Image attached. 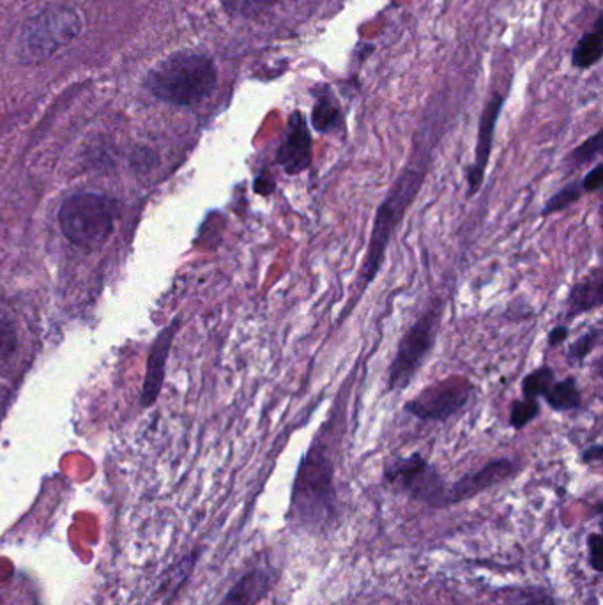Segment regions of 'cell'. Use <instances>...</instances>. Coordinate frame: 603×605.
<instances>
[{"mask_svg":"<svg viewBox=\"0 0 603 605\" xmlns=\"http://www.w3.org/2000/svg\"><path fill=\"white\" fill-rule=\"evenodd\" d=\"M427 177V161L418 160L402 170V174L393 183L386 199L375 213L374 229L368 243L367 255L361 268L363 287L372 284L375 276L381 269L386 250L390 246L391 238L404 220L407 209L413 206L414 200L420 195L421 186Z\"/></svg>","mask_w":603,"mask_h":605,"instance_id":"cell-1","label":"cell"},{"mask_svg":"<svg viewBox=\"0 0 603 605\" xmlns=\"http://www.w3.org/2000/svg\"><path fill=\"white\" fill-rule=\"evenodd\" d=\"M216 80V68L206 55L176 54L151 71L147 87L170 105L193 107L211 96Z\"/></svg>","mask_w":603,"mask_h":605,"instance_id":"cell-2","label":"cell"},{"mask_svg":"<svg viewBox=\"0 0 603 605\" xmlns=\"http://www.w3.org/2000/svg\"><path fill=\"white\" fill-rule=\"evenodd\" d=\"M80 29L82 23L73 9H45L23 25L16 55L25 64L45 61L77 38Z\"/></svg>","mask_w":603,"mask_h":605,"instance_id":"cell-3","label":"cell"},{"mask_svg":"<svg viewBox=\"0 0 603 605\" xmlns=\"http://www.w3.org/2000/svg\"><path fill=\"white\" fill-rule=\"evenodd\" d=\"M114 218V202L92 193H82L66 200L59 213L64 236L73 245L87 250L107 243L114 230Z\"/></svg>","mask_w":603,"mask_h":605,"instance_id":"cell-4","label":"cell"},{"mask_svg":"<svg viewBox=\"0 0 603 605\" xmlns=\"http://www.w3.org/2000/svg\"><path fill=\"white\" fill-rule=\"evenodd\" d=\"M333 498V462L324 446L313 443L301 460L292 491V506L301 519L321 521L331 510Z\"/></svg>","mask_w":603,"mask_h":605,"instance_id":"cell-5","label":"cell"},{"mask_svg":"<svg viewBox=\"0 0 603 605\" xmlns=\"http://www.w3.org/2000/svg\"><path fill=\"white\" fill-rule=\"evenodd\" d=\"M444 303L437 301L430 305L425 314L414 322L404 338L400 340L397 354L388 370V388L391 391H402L413 381L428 354L436 344L437 333L443 319Z\"/></svg>","mask_w":603,"mask_h":605,"instance_id":"cell-6","label":"cell"},{"mask_svg":"<svg viewBox=\"0 0 603 605\" xmlns=\"http://www.w3.org/2000/svg\"><path fill=\"white\" fill-rule=\"evenodd\" d=\"M473 391V384L464 377H450L420 391L405 404V413L421 422H444L469 404Z\"/></svg>","mask_w":603,"mask_h":605,"instance_id":"cell-7","label":"cell"},{"mask_svg":"<svg viewBox=\"0 0 603 605\" xmlns=\"http://www.w3.org/2000/svg\"><path fill=\"white\" fill-rule=\"evenodd\" d=\"M386 480L400 487L402 491L413 499L428 503V505H439L446 503V485L443 478L437 473L434 466H430L420 453H414L407 459L393 462L386 468Z\"/></svg>","mask_w":603,"mask_h":605,"instance_id":"cell-8","label":"cell"},{"mask_svg":"<svg viewBox=\"0 0 603 605\" xmlns=\"http://www.w3.org/2000/svg\"><path fill=\"white\" fill-rule=\"evenodd\" d=\"M313 160V142L310 128L301 112H294L289 117V126L285 131L282 144L276 153V163L285 174L299 176L310 169Z\"/></svg>","mask_w":603,"mask_h":605,"instance_id":"cell-9","label":"cell"},{"mask_svg":"<svg viewBox=\"0 0 603 605\" xmlns=\"http://www.w3.org/2000/svg\"><path fill=\"white\" fill-rule=\"evenodd\" d=\"M503 103V96H501V94H496V96L487 103V107H485L483 114H481L474 163L473 167L467 170L469 197H473V195L480 192L481 183H483V179H485V172H487V165H489L490 154H492V144H494L497 119H499V114H501Z\"/></svg>","mask_w":603,"mask_h":605,"instance_id":"cell-10","label":"cell"},{"mask_svg":"<svg viewBox=\"0 0 603 605\" xmlns=\"http://www.w3.org/2000/svg\"><path fill=\"white\" fill-rule=\"evenodd\" d=\"M517 464L510 459L492 460L489 464H485L483 468L474 471L471 475H466L460 478L446 496V503H458V501H466L473 498L480 492L487 491L490 487H494L497 483L508 480L510 476L515 475Z\"/></svg>","mask_w":603,"mask_h":605,"instance_id":"cell-11","label":"cell"},{"mask_svg":"<svg viewBox=\"0 0 603 605\" xmlns=\"http://www.w3.org/2000/svg\"><path fill=\"white\" fill-rule=\"evenodd\" d=\"M603 276L600 269H595L591 275L582 278L581 282L573 285L568 301H566V317L573 319L582 314L593 312L602 307Z\"/></svg>","mask_w":603,"mask_h":605,"instance_id":"cell-12","label":"cell"},{"mask_svg":"<svg viewBox=\"0 0 603 605\" xmlns=\"http://www.w3.org/2000/svg\"><path fill=\"white\" fill-rule=\"evenodd\" d=\"M271 579L268 574L255 570L239 579V583L227 593L220 605H257L268 595Z\"/></svg>","mask_w":603,"mask_h":605,"instance_id":"cell-13","label":"cell"},{"mask_svg":"<svg viewBox=\"0 0 603 605\" xmlns=\"http://www.w3.org/2000/svg\"><path fill=\"white\" fill-rule=\"evenodd\" d=\"M543 399L547 400L550 409L558 413L575 411L582 406V395L575 377H566L563 381H554Z\"/></svg>","mask_w":603,"mask_h":605,"instance_id":"cell-14","label":"cell"},{"mask_svg":"<svg viewBox=\"0 0 603 605\" xmlns=\"http://www.w3.org/2000/svg\"><path fill=\"white\" fill-rule=\"evenodd\" d=\"M602 32V16H600L596 20L595 31L584 34L581 41H579V45L575 46V50H573V64L577 68H591V66H595L596 62L602 59Z\"/></svg>","mask_w":603,"mask_h":605,"instance_id":"cell-15","label":"cell"},{"mask_svg":"<svg viewBox=\"0 0 603 605\" xmlns=\"http://www.w3.org/2000/svg\"><path fill=\"white\" fill-rule=\"evenodd\" d=\"M344 124V115L331 96L322 94L315 101L312 112V126L319 133H331Z\"/></svg>","mask_w":603,"mask_h":605,"instance_id":"cell-16","label":"cell"},{"mask_svg":"<svg viewBox=\"0 0 603 605\" xmlns=\"http://www.w3.org/2000/svg\"><path fill=\"white\" fill-rule=\"evenodd\" d=\"M554 370L550 367H540L527 374L522 381V393L524 399L538 400L545 397L550 386L554 383Z\"/></svg>","mask_w":603,"mask_h":605,"instance_id":"cell-17","label":"cell"},{"mask_svg":"<svg viewBox=\"0 0 603 605\" xmlns=\"http://www.w3.org/2000/svg\"><path fill=\"white\" fill-rule=\"evenodd\" d=\"M280 2L282 0H223V8L232 16L257 18Z\"/></svg>","mask_w":603,"mask_h":605,"instance_id":"cell-18","label":"cell"},{"mask_svg":"<svg viewBox=\"0 0 603 605\" xmlns=\"http://www.w3.org/2000/svg\"><path fill=\"white\" fill-rule=\"evenodd\" d=\"M582 193H584V190H582L581 181H573V183L566 184V186H563L559 192L554 193L545 202L542 216L554 215V213H559V211H563L566 207L572 206L577 200L581 199Z\"/></svg>","mask_w":603,"mask_h":605,"instance_id":"cell-19","label":"cell"},{"mask_svg":"<svg viewBox=\"0 0 603 605\" xmlns=\"http://www.w3.org/2000/svg\"><path fill=\"white\" fill-rule=\"evenodd\" d=\"M538 414H540L538 400H515L512 411H510V425H512L513 429H524L526 425H529V423L538 418Z\"/></svg>","mask_w":603,"mask_h":605,"instance_id":"cell-20","label":"cell"},{"mask_svg":"<svg viewBox=\"0 0 603 605\" xmlns=\"http://www.w3.org/2000/svg\"><path fill=\"white\" fill-rule=\"evenodd\" d=\"M602 135H600V131L595 133L593 137L588 138L584 144L577 147L575 151H573L570 156H568V165H572L575 169H579L582 165H586V163H591V161L596 160L600 153H602Z\"/></svg>","mask_w":603,"mask_h":605,"instance_id":"cell-21","label":"cell"},{"mask_svg":"<svg viewBox=\"0 0 603 605\" xmlns=\"http://www.w3.org/2000/svg\"><path fill=\"white\" fill-rule=\"evenodd\" d=\"M602 340V331L600 328H593V330L586 331L584 335L577 338L572 345H570V351H568V358L570 360L582 361L586 356L593 353L596 349V345L600 344Z\"/></svg>","mask_w":603,"mask_h":605,"instance_id":"cell-22","label":"cell"},{"mask_svg":"<svg viewBox=\"0 0 603 605\" xmlns=\"http://www.w3.org/2000/svg\"><path fill=\"white\" fill-rule=\"evenodd\" d=\"M16 349V338L13 326L9 322L0 319V363L13 358Z\"/></svg>","mask_w":603,"mask_h":605,"instance_id":"cell-23","label":"cell"},{"mask_svg":"<svg viewBox=\"0 0 603 605\" xmlns=\"http://www.w3.org/2000/svg\"><path fill=\"white\" fill-rule=\"evenodd\" d=\"M603 167L602 163H596L595 169L589 170L588 176L582 179V190L588 193H595L602 188Z\"/></svg>","mask_w":603,"mask_h":605,"instance_id":"cell-24","label":"cell"},{"mask_svg":"<svg viewBox=\"0 0 603 605\" xmlns=\"http://www.w3.org/2000/svg\"><path fill=\"white\" fill-rule=\"evenodd\" d=\"M602 549L603 542L600 535L589 537V551H591L589 552V560H591V565H593L596 572L602 570Z\"/></svg>","mask_w":603,"mask_h":605,"instance_id":"cell-25","label":"cell"},{"mask_svg":"<svg viewBox=\"0 0 603 605\" xmlns=\"http://www.w3.org/2000/svg\"><path fill=\"white\" fill-rule=\"evenodd\" d=\"M566 337H568V328H566V326H556L554 330L550 331V347H558L559 344H563V342L566 340Z\"/></svg>","mask_w":603,"mask_h":605,"instance_id":"cell-26","label":"cell"},{"mask_svg":"<svg viewBox=\"0 0 603 605\" xmlns=\"http://www.w3.org/2000/svg\"><path fill=\"white\" fill-rule=\"evenodd\" d=\"M276 183L273 179H268V177H259L257 179V183H255V190L260 195H271V193L275 192Z\"/></svg>","mask_w":603,"mask_h":605,"instance_id":"cell-27","label":"cell"},{"mask_svg":"<svg viewBox=\"0 0 603 605\" xmlns=\"http://www.w3.org/2000/svg\"><path fill=\"white\" fill-rule=\"evenodd\" d=\"M602 446L596 445L593 448H589L588 452L584 453V459L589 460V462H593V460L602 459Z\"/></svg>","mask_w":603,"mask_h":605,"instance_id":"cell-28","label":"cell"}]
</instances>
